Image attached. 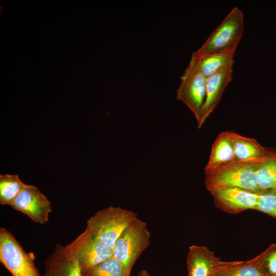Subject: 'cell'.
I'll list each match as a JSON object with an SVG mask.
<instances>
[{
    "instance_id": "obj_7",
    "label": "cell",
    "mask_w": 276,
    "mask_h": 276,
    "mask_svg": "<svg viewBox=\"0 0 276 276\" xmlns=\"http://www.w3.org/2000/svg\"><path fill=\"white\" fill-rule=\"evenodd\" d=\"M10 206L40 224L48 222L52 212L51 202L39 189L25 183Z\"/></svg>"
},
{
    "instance_id": "obj_21",
    "label": "cell",
    "mask_w": 276,
    "mask_h": 276,
    "mask_svg": "<svg viewBox=\"0 0 276 276\" xmlns=\"http://www.w3.org/2000/svg\"><path fill=\"white\" fill-rule=\"evenodd\" d=\"M262 255V267L266 276H276V244H270Z\"/></svg>"
},
{
    "instance_id": "obj_3",
    "label": "cell",
    "mask_w": 276,
    "mask_h": 276,
    "mask_svg": "<svg viewBox=\"0 0 276 276\" xmlns=\"http://www.w3.org/2000/svg\"><path fill=\"white\" fill-rule=\"evenodd\" d=\"M151 235L146 223L138 218L121 234L112 250V256L130 275L135 262L148 247Z\"/></svg>"
},
{
    "instance_id": "obj_22",
    "label": "cell",
    "mask_w": 276,
    "mask_h": 276,
    "mask_svg": "<svg viewBox=\"0 0 276 276\" xmlns=\"http://www.w3.org/2000/svg\"><path fill=\"white\" fill-rule=\"evenodd\" d=\"M137 276H151L146 269L141 270L137 274Z\"/></svg>"
},
{
    "instance_id": "obj_13",
    "label": "cell",
    "mask_w": 276,
    "mask_h": 276,
    "mask_svg": "<svg viewBox=\"0 0 276 276\" xmlns=\"http://www.w3.org/2000/svg\"><path fill=\"white\" fill-rule=\"evenodd\" d=\"M235 152L236 159L261 164L267 156L266 148L262 146L256 139L228 131Z\"/></svg>"
},
{
    "instance_id": "obj_11",
    "label": "cell",
    "mask_w": 276,
    "mask_h": 276,
    "mask_svg": "<svg viewBox=\"0 0 276 276\" xmlns=\"http://www.w3.org/2000/svg\"><path fill=\"white\" fill-rule=\"evenodd\" d=\"M44 266L43 276H84L79 261L68 244H57Z\"/></svg>"
},
{
    "instance_id": "obj_4",
    "label": "cell",
    "mask_w": 276,
    "mask_h": 276,
    "mask_svg": "<svg viewBox=\"0 0 276 276\" xmlns=\"http://www.w3.org/2000/svg\"><path fill=\"white\" fill-rule=\"evenodd\" d=\"M244 15L235 6L211 33L202 45L192 53L200 58L215 51L238 44L244 33Z\"/></svg>"
},
{
    "instance_id": "obj_5",
    "label": "cell",
    "mask_w": 276,
    "mask_h": 276,
    "mask_svg": "<svg viewBox=\"0 0 276 276\" xmlns=\"http://www.w3.org/2000/svg\"><path fill=\"white\" fill-rule=\"evenodd\" d=\"M35 256L26 252L9 231L0 229V261L13 276H40Z\"/></svg>"
},
{
    "instance_id": "obj_10",
    "label": "cell",
    "mask_w": 276,
    "mask_h": 276,
    "mask_svg": "<svg viewBox=\"0 0 276 276\" xmlns=\"http://www.w3.org/2000/svg\"><path fill=\"white\" fill-rule=\"evenodd\" d=\"M233 64L234 61L206 78V95L197 122L198 128L217 107L224 90L232 81Z\"/></svg>"
},
{
    "instance_id": "obj_15",
    "label": "cell",
    "mask_w": 276,
    "mask_h": 276,
    "mask_svg": "<svg viewBox=\"0 0 276 276\" xmlns=\"http://www.w3.org/2000/svg\"><path fill=\"white\" fill-rule=\"evenodd\" d=\"M236 159L228 131L220 133L214 141L205 169H212Z\"/></svg>"
},
{
    "instance_id": "obj_17",
    "label": "cell",
    "mask_w": 276,
    "mask_h": 276,
    "mask_svg": "<svg viewBox=\"0 0 276 276\" xmlns=\"http://www.w3.org/2000/svg\"><path fill=\"white\" fill-rule=\"evenodd\" d=\"M266 159L258 166L256 179L262 191L276 189V149L266 148Z\"/></svg>"
},
{
    "instance_id": "obj_9",
    "label": "cell",
    "mask_w": 276,
    "mask_h": 276,
    "mask_svg": "<svg viewBox=\"0 0 276 276\" xmlns=\"http://www.w3.org/2000/svg\"><path fill=\"white\" fill-rule=\"evenodd\" d=\"M68 245L77 256L83 273L112 256V250L93 237L86 230Z\"/></svg>"
},
{
    "instance_id": "obj_20",
    "label": "cell",
    "mask_w": 276,
    "mask_h": 276,
    "mask_svg": "<svg viewBox=\"0 0 276 276\" xmlns=\"http://www.w3.org/2000/svg\"><path fill=\"white\" fill-rule=\"evenodd\" d=\"M256 210L276 219V189L262 191L259 194Z\"/></svg>"
},
{
    "instance_id": "obj_14",
    "label": "cell",
    "mask_w": 276,
    "mask_h": 276,
    "mask_svg": "<svg viewBox=\"0 0 276 276\" xmlns=\"http://www.w3.org/2000/svg\"><path fill=\"white\" fill-rule=\"evenodd\" d=\"M238 44L215 51L198 58V65L202 74L207 78L234 61Z\"/></svg>"
},
{
    "instance_id": "obj_2",
    "label": "cell",
    "mask_w": 276,
    "mask_h": 276,
    "mask_svg": "<svg viewBox=\"0 0 276 276\" xmlns=\"http://www.w3.org/2000/svg\"><path fill=\"white\" fill-rule=\"evenodd\" d=\"M134 212L120 207L104 208L87 221L85 230L95 239L112 250L123 232L135 219Z\"/></svg>"
},
{
    "instance_id": "obj_8",
    "label": "cell",
    "mask_w": 276,
    "mask_h": 276,
    "mask_svg": "<svg viewBox=\"0 0 276 276\" xmlns=\"http://www.w3.org/2000/svg\"><path fill=\"white\" fill-rule=\"evenodd\" d=\"M210 193L216 207L231 214L247 210H256L259 194L237 187L220 189Z\"/></svg>"
},
{
    "instance_id": "obj_18",
    "label": "cell",
    "mask_w": 276,
    "mask_h": 276,
    "mask_svg": "<svg viewBox=\"0 0 276 276\" xmlns=\"http://www.w3.org/2000/svg\"><path fill=\"white\" fill-rule=\"evenodd\" d=\"M24 184L16 174L1 175L0 204L10 206Z\"/></svg>"
},
{
    "instance_id": "obj_16",
    "label": "cell",
    "mask_w": 276,
    "mask_h": 276,
    "mask_svg": "<svg viewBox=\"0 0 276 276\" xmlns=\"http://www.w3.org/2000/svg\"><path fill=\"white\" fill-rule=\"evenodd\" d=\"M216 276H266L262 267V253L246 261H229Z\"/></svg>"
},
{
    "instance_id": "obj_19",
    "label": "cell",
    "mask_w": 276,
    "mask_h": 276,
    "mask_svg": "<svg viewBox=\"0 0 276 276\" xmlns=\"http://www.w3.org/2000/svg\"><path fill=\"white\" fill-rule=\"evenodd\" d=\"M84 276H130L113 256L83 272Z\"/></svg>"
},
{
    "instance_id": "obj_1",
    "label": "cell",
    "mask_w": 276,
    "mask_h": 276,
    "mask_svg": "<svg viewBox=\"0 0 276 276\" xmlns=\"http://www.w3.org/2000/svg\"><path fill=\"white\" fill-rule=\"evenodd\" d=\"M259 164L235 159L212 169H204L206 188L210 192L220 189L237 187L260 193L262 191L256 179V171Z\"/></svg>"
},
{
    "instance_id": "obj_6",
    "label": "cell",
    "mask_w": 276,
    "mask_h": 276,
    "mask_svg": "<svg viewBox=\"0 0 276 276\" xmlns=\"http://www.w3.org/2000/svg\"><path fill=\"white\" fill-rule=\"evenodd\" d=\"M180 80L176 98L190 110L197 122L205 98L206 78L200 70L197 57L193 53Z\"/></svg>"
},
{
    "instance_id": "obj_12",
    "label": "cell",
    "mask_w": 276,
    "mask_h": 276,
    "mask_svg": "<svg viewBox=\"0 0 276 276\" xmlns=\"http://www.w3.org/2000/svg\"><path fill=\"white\" fill-rule=\"evenodd\" d=\"M229 262L222 261L205 246L191 245L187 257L188 276H216Z\"/></svg>"
}]
</instances>
